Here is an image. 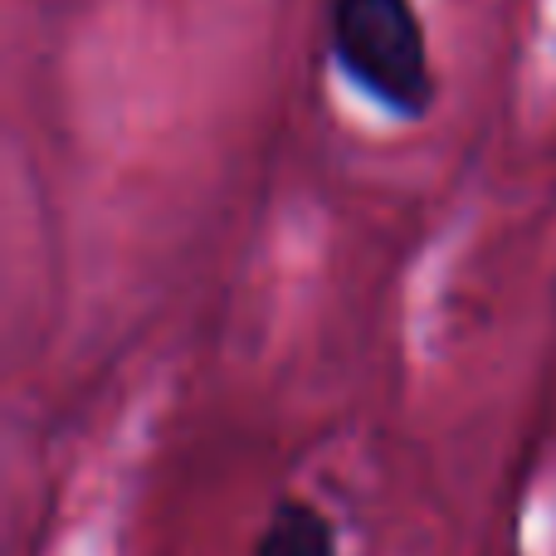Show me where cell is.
Here are the masks:
<instances>
[{
	"label": "cell",
	"mask_w": 556,
	"mask_h": 556,
	"mask_svg": "<svg viewBox=\"0 0 556 556\" xmlns=\"http://www.w3.org/2000/svg\"><path fill=\"white\" fill-rule=\"evenodd\" d=\"M327 39L342 78L381 113L401 123L434 113L440 74L415 0H332Z\"/></svg>",
	"instance_id": "6da1fadb"
},
{
	"label": "cell",
	"mask_w": 556,
	"mask_h": 556,
	"mask_svg": "<svg viewBox=\"0 0 556 556\" xmlns=\"http://www.w3.org/2000/svg\"><path fill=\"white\" fill-rule=\"evenodd\" d=\"M254 556H342V552H337V528L327 522V513L317 503L283 498L274 503Z\"/></svg>",
	"instance_id": "7a4b0ae2"
}]
</instances>
